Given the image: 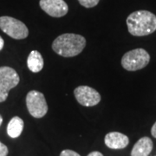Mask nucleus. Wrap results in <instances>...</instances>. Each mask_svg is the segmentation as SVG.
Instances as JSON below:
<instances>
[{
  "instance_id": "f257e3e1",
  "label": "nucleus",
  "mask_w": 156,
  "mask_h": 156,
  "mask_svg": "<svg viewBox=\"0 0 156 156\" xmlns=\"http://www.w3.org/2000/svg\"><path fill=\"white\" fill-rule=\"evenodd\" d=\"M129 33L135 37H144L156 30V16L148 11H137L127 18Z\"/></svg>"
},
{
  "instance_id": "f03ea898",
  "label": "nucleus",
  "mask_w": 156,
  "mask_h": 156,
  "mask_svg": "<svg viewBox=\"0 0 156 156\" xmlns=\"http://www.w3.org/2000/svg\"><path fill=\"white\" fill-rule=\"evenodd\" d=\"M86 46V39L83 36L73 33H65L57 37L52 49L59 56L72 57L79 55Z\"/></svg>"
},
{
  "instance_id": "7ed1b4c3",
  "label": "nucleus",
  "mask_w": 156,
  "mask_h": 156,
  "mask_svg": "<svg viewBox=\"0 0 156 156\" xmlns=\"http://www.w3.org/2000/svg\"><path fill=\"white\" fill-rule=\"evenodd\" d=\"M150 62V56L144 49H135L124 54L122 66L128 71H136L145 68Z\"/></svg>"
},
{
  "instance_id": "20e7f679",
  "label": "nucleus",
  "mask_w": 156,
  "mask_h": 156,
  "mask_svg": "<svg viewBox=\"0 0 156 156\" xmlns=\"http://www.w3.org/2000/svg\"><path fill=\"white\" fill-rule=\"evenodd\" d=\"M0 29L11 38L17 40L26 38L29 35L28 28L23 23L8 16L0 17Z\"/></svg>"
},
{
  "instance_id": "39448f33",
  "label": "nucleus",
  "mask_w": 156,
  "mask_h": 156,
  "mask_svg": "<svg viewBox=\"0 0 156 156\" xmlns=\"http://www.w3.org/2000/svg\"><path fill=\"white\" fill-rule=\"evenodd\" d=\"M20 78L17 71L11 67H0V102L7 99L9 91L19 83Z\"/></svg>"
},
{
  "instance_id": "423d86ee",
  "label": "nucleus",
  "mask_w": 156,
  "mask_h": 156,
  "mask_svg": "<svg viewBox=\"0 0 156 156\" xmlns=\"http://www.w3.org/2000/svg\"><path fill=\"white\" fill-rule=\"evenodd\" d=\"M26 105L29 113L35 118H42L48 112V105L43 93L31 90L26 96Z\"/></svg>"
},
{
  "instance_id": "0eeeda50",
  "label": "nucleus",
  "mask_w": 156,
  "mask_h": 156,
  "mask_svg": "<svg viewBox=\"0 0 156 156\" xmlns=\"http://www.w3.org/2000/svg\"><path fill=\"white\" fill-rule=\"evenodd\" d=\"M78 102L84 107H93L101 101V95L95 89L89 86H79L74 90Z\"/></svg>"
},
{
  "instance_id": "6e6552de",
  "label": "nucleus",
  "mask_w": 156,
  "mask_h": 156,
  "mask_svg": "<svg viewBox=\"0 0 156 156\" xmlns=\"http://www.w3.org/2000/svg\"><path fill=\"white\" fill-rule=\"evenodd\" d=\"M40 7L49 16L62 17L69 11V7L64 0H40Z\"/></svg>"
},
{
  "instance_id": "1a4fd4ad",
  "label": "nucleus",
  "mask_w": 156,
  "mask_h": 156,
  "mask_svg": "<svg viewBox=\"0 0 156 156\" xmlns=\"http://www.w3.org/2000/svg\"><path fill=\"white\" fill-rule=\"evenodd\" d=\"M128 143L129 139L128 136L119 132H111L105 136V144L111 149H123Z\"/></svg>"
},
{
  "instance_id": "9d476101",
  "label": "nucleus",
  "mask_w": 156,
  "mask_h": 156,
  "mask_svg": "<svg viewBox=\"0 0 156 156\" xmlns=\"http://www.w3.org/2000/svg\"><path fill=\"white\" fill-rule=\"evenodd\" d=\"M153 141L149 137H142L134 144L131 156H148L153 150Z\"/></svg>"
},
{
  "instance_id": "9b49d317",
  "label": "nucleus",
  "mask_w": 156,
  "mask_h": 156,
  "mask_svg": "<svg viewBox=\"0 0 156 156\" xmlns=\"http://www.w3.org/2000/svg\"><path fill=\"white\" fill-rule=\"evenodd\" d=\"M44 58L41 53L37 50H32L28 56L27 59V66L29 69L33 73L40 72L44 68Z\"/></svg>"
},
{
  "instance_id": "f8f14e48",
  "label": "nucleus",
  "mask_w": 156,
  "mask_h": 156,
  "mask_svg": "<svg viewBox=\"0 0 156 156\" xmlns=\"http://www.w3.org/2000/svg\"><path fill=\"white\" fill-rule=\"evenodd\" d=\"M23 121L20 117L14 116L8 123L7 126V134L11 138L19 137L23 129Z\"/></svg>"
},
{
  "instance_id": "ddd939ff",
  "label": "nucleus",
  "mask_w": 156,
  "mask_h": 156,
  "mask_svg": "<svg viewBox=\"0 0 156 156\" xmlns=\"http://www.w3.org/2000/svg\"><path fill=\"white\" fill-rule=\"evenodd\" d=\"M100 0H78V2L80 3L81 5L86 8H92L95 7L98 5Z\"/></svg>"
},
{
  "instance_id": "4468645a",
  "label": "nucleus",
  "mask_w": 156,
  "mask_h": 156,
  "mask_svg": "<svg viewBox=\"0 0 156 156\" xmlns=\"http://www.w3.org/2000/svg\"><path fill=\"white\" fill-rule=\"evenodd\" d=\"M60 156H81L76 152L73 150H69V149H65V150L62 151L60 154Z\"/></svg>"
},
{
  "instance_id": "2eb2a0df",
  "label": "nucleus",
  "mask_w": 156,
  "mask_h": 156,
  "mask_svg": "<svg viewBox=\"0 0 156 156\" xmlns=\"http://www.w3.org/2000/svg\"><path fill=\"white\" fill-rule=\"evenodd\" d=\"M8 153V147L0 141V156H7Z\"/></svg>"
},
{
  "instance_id": "dca6fc26",
  "label": "nucleus",
  "mask_w": 156,
  "mask_h": 156,
  "mask_svg": "<svg viewBox=\"0 0 156 156\" xmlns=\"http://www.w3.org/2000/svg\"><path fill=\"white\" fill-rule=\"evenodd\" d=\"M151 134H152V135H153L154 138H156V122L153 125L152 128H151Z\"/></svg>"
},
{
  "instance_id": "f3484780",
  "label": "nucleus",
  "mask_w": 156,
  "mask_h": 156,
  "mask_svg": "<svg viewBox=\"0 0 156 156\" xmlns=\"http://www.w3.org/2000/svg\"><path fill=\"white\" fill-rule=\"evenodd\" d=\"M88 156H103V154L98 151H94V152L90 153Z\"/></svg>"
},
{
  "instance_id": "a211bd4d",
  "label": "nucleus",
  "mask_w": 156,
  "mask_h": 156,
  "mask_svg": "<svg viewBox=\"0 0 156 156\" xmlns=\"http://www.w3.org/2000/svg\"><path fill=\"white\" fill-rule=\"evenodd\" d=\"M4 44H5V41H4V39L0 37V50L4 48Z\"/></svg>"
},
{
  "instance_id": "6ab92c4d",
  "label": "nucleus",
  "mask_w": 156,
  "mask_h": 156,
  "mask_svg": "<svg viewBox=\"0 0 156 156\" xmlns=\"http://www.w3.org/2000/svg\"><path fill=\"white\" fill-rule=\"evenodd\" d=\"M2 123H3V117L0 115V126L2 125Z\"/></svg>"
}]
</instances>
